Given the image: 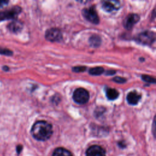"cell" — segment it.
<instances>
[{"label": "cell", "instance_id": "obj_1", "mask_svg": "<svg viewBox=\"0 0 156 156\" xmlns=\"http://www.w3.org/2000/svg\"><path fill=\"white\" fill-rule=\"evenodd\" d=\"M53 132L52 125L45 121H37L32 127L31 134L34 138L39 141L48 140Z\"/></svg>", "mask_w": 156, "mask_h": 156}, {"label": "cell", "instance_id": "obj_2", "mask_svg": "<svg viewBox=\"0 0 156 156\" xmlns=\"http://www.w3.org/2000/svg\"><path fill=\"white\" fill-rule=\"evenodd\" d=\"M90 94L88 91L83 88H79L73 93V99L76 103L79 104H85L89 101Z\"/></svg>", "mask_w": 156, "mask_h": 156}, {"label": "cell", "instance_id": "obj_3", "mask_svg": "<svg viewBox=\"0 0 156 156\" xmlns=\"http://www.w3.org/2000/svg\"><path fill=\"white\" fill-rule=\"evenodd\" d=\"M21 12L20 6L15 5L10 9L0 12V21L7 20H15Z\"/></svg>", "mask_w": 156, "mask_h": 156}, {"label": "cell", "instance_id": "obj_4", "mask_svg": "<svg viewBox=\"0 0 156 156\" xmlns=\"http://www.w3.org/2000/svg\"><path fill=\"white\" fill-rule=\"evenodd\" d=\"M136 41L145 45H150L152 44L155 39V33L152 31L150 30H145L140 34L136 37Z\"/></svg>", "mask_w": 156, "mask_h": 156}, {"label": "cell", "instance_id": "obj_5", "mask_svg": "<svg viewBox=\"0 0 156 156\" xmlns=\"http://www.w3.org/2000/svg\"><path fill=\"white\" fill-rule=\"evenodd\" d=\"M82 15L88 21L94 24H98L99 23V18L98 15L94 7L89 8H85L82 10Z\"/></svg>", "mask_w": 156, "mask_h": 156}, {"label": "cell", "instance_id": "obj_6", "mask_svg": "<svg viewBox=\"0 0 156 156\" xmlns=\"http://www.w3.org/2000/svg\"><path fill=\"white\" fill-rule=\"evenodd\" d=\"M46 40L50 41H58L62 38V34L60 29L51 28L48 29L45 34Z\"/></svg>", "mask_w": 156, "mask_h": 156}, {"label": "cell", "instance_id": "obj_7", "mask_svg": "<svg viewBox=\"0 0 156 156\" xmlns=\"http://www.w3.org/2000/svg\"><path fill=\"white\" fill-rule=\"evenodd\" d=\"M140 20V16L136 13L129 14L124 19L123 24L124 27L127 30L132 29L133 26Z\"/></svg>", "mask_w": 156, "mask_h": 156}, {"label": "cell", "instance_id": "obj_8", "mask_svg": "<svg viewBox=\"0 0 156 156\" xmlns=\"http://www.w3.org/2000/svg\"><path fill=\"white\" fill-rule=\"evenodd\" d=\"M86 156H105V151L100 146L93 145L87 149Z\"/></svg>", "mask_w": 156, "mask_h": 156}, {"label": "cell", "instance_id": "obj_9", "mask_svg": "<svg viewBox=\"0 0 156 156\" xmlns=\"http://www.w3.org/2000/svg\"><path fill=\"white\" fill-rule=\"evenodd\" d=\"M119 2L116 1H104L102 2V8L107 12L117 10L119 8Z\"/></svg>", "mask_w": 156, "mask_h": 156}, {"label": "cell", "instance_id": "obj_10", "mask_svg": "<svg viewBox=\"0 0 156 156\" xmlns=\"http://www.w3.org/2000/svg\"><path fill=\"white\" fill-rule=\"evenodd\" d=\"M141 94H138L136 91H133L129 92L126 97V99L127 102L130 105H136L140 100L141 99Z\"/></svg>", "mask_w": 156, "mask_h": 156}, {"label": "cell", "instance_id": "obj_11", "mask_svg": "<svg viewBox=\"0 0 156 156\" xmlns=\"http://www.w3.org/2000/svg\"><path fill=\"white\" fill-rule=\"evenodd\" d=\"M23 23L18 20H14L10 23L8 25L9 29L13 33H18L20 32L23 29Z\"/></svg>", "mask_w": 156, "mask_h": 156}, {"label": "cell", "instance_id": "obj_12", "mask_svg": "<svg viewBox=\"0 0 156 156\" xmlns=\"http://www.w3.org/2000/svg\"><path fill=\"white\" fill-rule=\"evenodd\" d=\"M52 156H73L72 154L67 149L63 147H58L54 150Z\"/></svg>", "mask_w": 156, "mask_h": 156}, {"label": "cell", "instance_id": "obj_13", "mask_svg": "<svg viewBox=\"0 0 156 156\" xmlns=\"http://www.w3.org/2000/svg\"><path fill=\"white\" fill-rule=\"evenodd\" d=\"M106 96L108 99L113 101L118 98L119 96L118 91L114 88H107L106 90Z\"/></svg>", "mask_w": 156, "mask_h": 156}, {"label": "cell", "instance_id": "obj_14", "mask_svg": "<svg viewBox=\"0 0 156 156\" xmlns=\"http://www.w3.org/2000/svg\"><path fill=\"white\" fill-rule=\"evenodd\" d=\"M90 43L91 46L93 47H98L101 44V38L97 35H93L90 38Z\"/></svg>", "mask_w": 156, "mask_h": 156}, {"label": "cell", "instance_id": "obj_15", "mask_svg": "<svg viewBox=\"0 0 156 156\" xmlns=\"http://www.w3.org/2000/svg\"><path fill=\"white\" fill-rule=\"evenodd\" d=\"M104 69L102 67L98 66V67H94L92 68L89 69L88 73L90 74L93 75V76H99L104 73Z\"/></svg>", "mask_w": 156, "mask_h": 156}, {"label": "cell", "instance_id": "obj_16", "mask_svg": "<svg viewBox=\"0 0 156 156\" xmlns=\"http://www.w3.org/2000/svg\"><path fill=\"white\" fill-rule=\"evenodd\" d=\"M141 79L146 82L149 83H155V79L154 77L148 76V75H142Z\"/></svg>", "mask_w": 156, "mask_h": 156}, {"label": "cell", "instance_id": "obj_17", "mask_svg": "<svg viewBox=\"0 0 156 156\" xmlns=\"http://www.w3.org/2000/svg\"><path fill=\"white\" fill-rule=\"evenodd\" d=\"M86 67L85 66H75L73 68V71L75 73H80V72H83L86 70Z\"/></svg>", "mask_w": 156, "mask_h": 156}, {"label": "cell", "instance_id": "obj_18", "mask_svg": "<svg viewBox=\"0 0 156 156\" xmlns=\"http://www.w3.org/2000/svg\"><path fill=\"white\" fill-rule=\"evenodd\" d=\"M113 81L115 82L116 83H124L126 82V79L123 78V77H115L113 79Z\"/></svg>", "mask_w": 156, "mask_h": 156}, {"label": "cell", "instance_id": "obj_19", "mask_svg": "<svg viewBox=\"0 0 156 156\" xmlns=\"http://www.w3.org/2000/svg\"><path fill=\"white\" fill-rule=\"evenodd\" d=\"M8 2H9L8 1H1V0H0V7L7 4Z\"/></svg>", "mask_w": 156, "mask_h": 156}, {"label": "cell", "instance_id": "obj_20", "mask_svg": "<svg viewBox=\"0 0 156 156\" xmlns=\"http://www.w3.org/2000/svg\"><path fill=\"white\" fill-rule=\"evenodd\" d=\"M115 73V71L114 70H108L106 71V75H112Z\"/></svg>", "mask_w": 156, "mask_h": 156}]
</instances>
